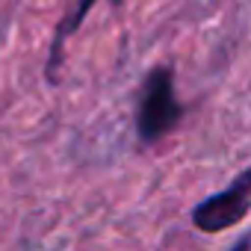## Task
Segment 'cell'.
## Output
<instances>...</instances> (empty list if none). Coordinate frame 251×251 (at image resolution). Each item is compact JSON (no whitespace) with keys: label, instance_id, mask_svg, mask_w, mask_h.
Listing matches in <instances>:
<instances>
[{"label":"cell","instance_id":"6da1fadb","mask_svg":"<svg viewBox=\"0 0 251 251\" xmlns=\"http://www.w3.org/2000/svg\"><path fill=\"white\" fill-rule=\"evenodd\" d=\"M183 109L175 95V80L169 68H154L145 77V89L139 98V112H136V133L142 142H157L166 133L175 130Z\"/></svg>","mask_w":251,"mask_h":251},{"label":"cell","instance_id":"7a4b0ae2","mask_svg":"<svg viewBox=\"0 0 251 251\" xmlns=\"http://www.w3.org/2000/svg\"><path fill=\"white\" fill-rule=\"evenodd\" d=\"M248 204H251V172L242 169L227 189H222V192H216V195L195 204L192 225L198 230H204V233L227 230V227H233V225H239L245 219Z\"/></svg>","mask_w":251,"mask_h":251},{"label":"cell","instance_id":"3957f363","mask_svg":"<svg viewBox=\"0 0 251 251\" xmlns=\"http://www.w3.org/2000/svg\"><path fill=\"white\" fill-rule=\"evenodd\" d=\"M98 3V0H77L74 3V9H71V15L68 18H62L59 21V27H56V33H53V45H50V62H48V77L53 80V74H56V68L62 65V56H65V42H68V36L83 24V18L92 12V6Z\"/></svg>","mask_w":251,"mask_h":251},{"label":"cell","instance_id":"277c9868","mask_svg":"<svg viewBox=\"0 0 251 251\" xmlns=\"http://www.w3.org/2000/svg\"><path fill=\"white\" fill-rule=\"evenodd\" d=\"M230 251H248V236H239L236 242H233V248Z\"/></svg>","mask_w":251,"mask_h":251}]
</instances>
